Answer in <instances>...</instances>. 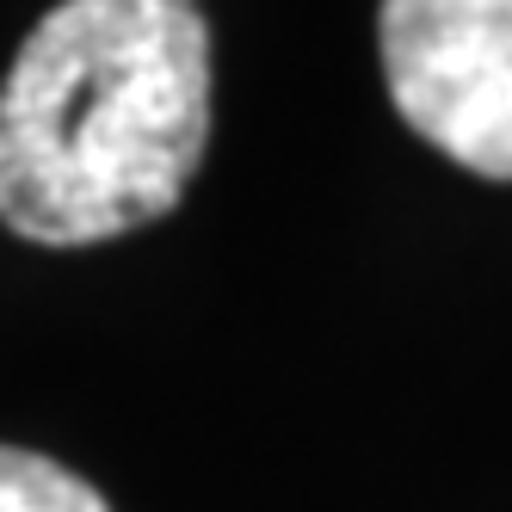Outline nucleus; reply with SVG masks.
Wrapping results in <instances>:
<instances>
[{
    "instance_id": "nucleus-1",
    "label": "nucleus",
    "mask_w": 512,
    "mask_h": 512,
    "mask_svg": "<svg viewBox=\"0 0 512 512\" xmlns=\"http://www.w3.org/2000/svg\"><path fill=\"white\" fill-rule=\"evenodd\" d=\"M210 142L198 0H62L0 81V223L38 247L149 229Z\"/></svg>"
},
{
    "instance_id": "nucleus-2",
    "label": "nucleus",
    "mask_w": 512,
    "mask_h": 512,
    "mask_svg": "<svg viewBox=\"0 0 512 512\" xmlns=\"http://www.w3.org/2000/svg\"><path fill=\"white\" fill-rule=\"evenodd\" d=\"M383 81L438 155L512 179V0H383Z\"/></svg>"
},
{
    "instance_id": "nucleus-3",
    "label": "nucleus",
    "mask_w": 512,
    "mask_h": 512,
    "mask_svg": "<svg viewBox=\"0 0 512 512\" xmlns=\"http://www.w3.org/2000/svg\"><path fill=\"white\" fill-rule=\"evenodd\" d=\"M0 512H112L93 482L38 451L0 445Z\"/></svg>"
}]
</instances>
